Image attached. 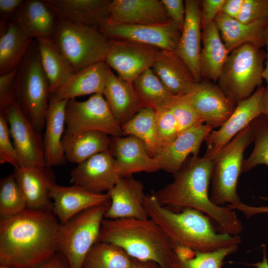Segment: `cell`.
<instances>
[{"label": "cell", "mask_w": 268, "mask_h": 268, "mask_svg": "<svg viewBox=\"0 0 268 268\" xmlns=\"http://www.w3.org/2000/svg\"><path fill=\"white\" fill-rule=\"evenodd\" d=\"M238 247L235 246L210 252H195L186 258L175 254L169 268H221L224 259L237 251Z\"/></svg>", "instance_id": "f35d334b"}, {"label": "cell", "mask_w": 268, "mask_h": 268, "mask_svg": "<svg viewBox=\"0 0 268 268\" xmlns=\"http://www.w3.org/2000/svg\"><path fill=\"white\" fill-rule=\"evenodd\" d=\"M201 121L213 129L219 128L233 113L236 105L218 85L202 80L185 95Z\"/></svg>", "instance_id": "2e32d148"}, {"label": "cell", "mask_w": 268, "mask_h": 268, "mask_svg": "<svg viewBox=\"0 0 268 268\" xmlns=\"http://www.w3.org/2000/svg\"><path fill=\"white\" fill-rule=\"evenodd\" d=\"M225 0H203L201 1V30L214 21L216 16L221 12Z\"/></svg>", "instance_id": "7dc6e473"}, {"label": "cell", "mask_w": 268, "mask_h": 268, "mask_svg": "<svg viewBox=\"0 0 268 268\" xmlns=\"http://www.w3.org/2000/svg\"><path fill=\"white\" fill-rule=\"evenodd\" d=\"M50 197L53 201L52 212L62 224L83 210L110 200L107 193H93L74 184H55L50 191Z\"/></svg>", "instance_id": "7402d4cb"}, {"label": "cell", "mask_w": 268, "mask_h": 268, "mask_svg": "<svg viewBox=\"0 0 268 268\" xmlns=\"http://www.w3.org/2000/svg\"><path fill=\"white\" fill-rule=\"evenodd\" d=\"M121 127L123 134L140 139L151 157H154L162 147L157 131L155 110L143 107Z\"/></svg>", "instance_id": "e575fe53"}, {"label": "cell", "mask_w": 268, "mask_h": 268, "mask_svg": "<svg viewBox=\"0 0 268 268\" xmlns=\"http://www.w3.org/2000/svg\"><path fill=\"white\" fill-rule=\"evenodd\" d=\"M2 113L17 151L20 167L46 166L43 138L24 115L15 100Z\"/></svg>", "instance_id": "7c38bea8"}, {"label": "cell", "mask_w": 268, "mask_h": 268, "mask_svg": "<svg viewBox=\"0 0 268 268\" xmlns=\"http://www.w3.org/2000/svg\"><path fill=\"white\" fill-rule=\"evenodd\" d=\"M200 1L197 0L185 1V23L175 50L187 64L197 82L202 79L200 67L202 35Z\"/></svg>", "instance_id": "603a6c76"}, {"label": "cell", "mask_w": 268, "mask_h": 268, "mask_svg": "<svg viewBox=\"0 0 268 268\" xmlns=\"http://www.w3.org/2000/svg\"><path fill=\"white\" fill-rule=\"evenodd\" d=\"M70 175L72 184L96 194L107 193L121 178L109 149L77 164Z\"/></svg>", "instance_id": "9a60e30c"}, {"label": "cell", "mask_w": 268, "mask_h": 268, "mask_svg": "<svg viewBox=\"0 0 268 268\" xmlns=\"http://www.w3.org/2000/svg\"><path fill=\"white\" fill-rule=\"evenodd\" d=\"M17 69L0 75V112L4 111L15 100V81Z\"/></svg>", "instance_id": "f6af8a7d"}, {"label": "cell", "mask_w": 268, "mask_h": 268, "mask_svg": "<svg viewBox=\"0 0 268 268\" xmlns=\"http://www.w3.org/2000/svg\"><path fill=\"white\" fill-rule=\"evenodd\" d=\"M103 95L115 118L121 126L144 107L132 83L120 78L112 69Z\"/></svg>", "instance_id": "f546056e"}, {"label": "cell", "mask_w": 268, "mask_h": 268, "mask_svg": "<svg viewBox=\"0 0 268 268\" xmlns=\"http://www.w3.org/2000/svg\"><path fill=\"white\" fill-rule=\"evenodd\" d=\"M99 29L111 40L135 43L166 51L175 50L181 35L180 29L171 19L145 25L105 24Z\"/></svg>", "instance_id": "4fadbf2b"}, {"label": "cell", "mask_w": 268, "mask_h": 268, "mask_svg": "<svg viewBox=\"0 0 268 268\" xmlns=\"http://www.w3.org/2000/svg\"><path fill=\"white\" fill-rule=\"evenodd\" d=\"M111 70L105 61L89 65L74 72L50 96L57 100H67L89 94H103Z\"/></svg>", "instance_id": "484cf974"}, {"label": "cell", "mask_w": 268, "mask_h": 268, "mask_svg": "<svg viewBox=\"0 0 268 268\" xmlns=\"http://www.w3.org/2000/svg\"><path fill=\"white\" fill-rule=\"evenodd\" d=\"M151 69L175 96L187 95L197 83L187 64L175 51L160 50Z\"/></svg>", "instance_id": "d4e9b609"}, {"label": "cell", "mask_w": 268, "mask_h": 268, "mask_svg": "<svg viewBox=\"0 0 268 268\" xmlns=\"http://www.w3.org/2000/svg\"><path fill=\"white\" fill-rule=\"evenodd\" d=\"M32 268H71V267L65 257L58 251L47 260Z\"/></svg>", "instance_id": "681fc988"}, {"label": "cell", "mask_w": 268, "mask_h": 268, "mask_svg": "<svg viewBox=\"0 0 268 268\" xmlns=\"http://www.w3.org/2000/svg\"><path fill=\"white\" fill-rule=\"evenodd\" d=\"M266 86H260L249 97L238 102L230 117L206 138L204 156L212 159L224 146L254 121L264 114Z\"/></svg>", "instance_id": "8fae6325"}, {"label": "cell", "mask_w": 268, "mask_h": 268, "mask_svg": "<svg viewBox=\"0 0 268 268\" xmlns=\"http://www.w3.org/2000/svg\"><path fill=\"white\" fill-rule=\"evenodd\" d=\"M0 268H15L0 265Z\"/></svg>", "instance_id": "680465c9"}, {"label": "cell", "mask_w": 268, "mask_h": 268, "mask_svg": "<svg viewBox=\"0 0 268 268\" xmlns=\"http://www.w3.org/2000/svg\"><path fill=\"white\" fill-rule=\"evenodd\" d=\"M11 136L7 119L0 112V163L9 164L14 168L20 167L18 156Z\"/></svg>", "instance_id": "7bdbcfd3"}, {"label": "cell", "mask_w": 268, "mask_h": 268, "mask_svg": "<svg viewBox=\"0 0 268 268\" xmlns=\"http://www.w3.org/2000/svg\"><path fill=\"white\" fill-rule=\"evenodd\" d=\"M169 19L161 0H113L106 24H158Z\"/></svg>", "instance_id": "d6986e66"}, {"label": "cell", "mask_w": 268, "mask_h": 268, "mask_svg": "<svg viewBox=\"0 0 268 268\" xmlns=\"http://www.w3.org/2000/svg\"><path fill=\"white\" fill-rule=\"evenodd\" d=\"M13 173L27 208L52 211L50 192L56 183L51 168L22 166L14 168Z\"/></svg>", "instance_id": "ac0fdd59"}, {"label": "cell", "mask_w": 268, "mask_h": 268, "mask_svg": "<svg viewBox=\"0 0 268 268\" xmlns=\"http://www.w3.org/2000/svg\"><path fill=\"white\" fill-rule=\"evenodd\" d=\"M168 16L182 31L185 20V1L182 0H161Z\"/></svg>", "instance_id": "bcb514c9"}, {"label": "cell", "mask_w": 268, "mask_h": 268, "mask_svg": "<svg viewBox=\"0 0 268 268\" xmlns=\"http://www.w3.org/2000/svg\"><path fill=\"white\" fill-rule=\"evenodd\" d=\"M244 0H225L220 12L232 18L237 19Z\"/></svg>", "instance_id": "816d5d0a"}, {"label": "cell", "mask_w": 268, "mask_h": 268, "mask_svg": "<svg viewBox=\"0 0 268 268\" xmlns=\"http://www.w3.org/2000/svg\"><path fill=\"white\" fill-rule=\"evenodd\" d=\"M23 2V0H0V21H12Z\"/></svg>", "instance_id": "c3c4849f"}, {"label": "cell", "mask_w": 268, "mask_h": 268, "mask_svg": "<svg viewBox=\"0 0 268 268\" xmlns=\"http://www.w3.org/2000/svg\"><path fill=\"white\" fill-rule=\"evenodd\" d=\"M109 149L116 160L121 178L137 172H154L161 169L156 159L147 152L143 143L134 136L112 137Z\"/></svg>", "instance_id": "44dd1931"}, {"label": "cell", "mask_w": 268, "mask_h": 268, "mask_svg": "<svg viewBox=\"0 0 268 268\" xmlns=\"http://www.w3.org/2000/svg\"><path fill=\"white\" fill-rule=\"evenodd\" d=\"M57 17L44 0H27L12 20L29 37L51 38Z\"/></svg>", "instance_id": "f1b7e54d"}, {"label": "cell", "mask_w": 268, "mask_h": 268, "mask_svg": "<svg viewBox=\"0 0 268 268\" xmlns=\"http://www.w3.org/2000/svg\"><path fill=\"white\" fill-rule=\"evenodd\" d=\"M228 206L242 212L248 218L257 214H268V205L252 206L241 201L235 205Z\"/></svg>", "instance_id": "f907efd6"}, {"label": "cell", "mask_w": 268, "mask_h": 268, "mask_svg": "<svg viewBox=\"0 0 268 268\" xmlns=\"http://www.w3.org/2000/svg\"><path fill=\"white\" fill-rule=\"evenodd\" d=\"M213 160L205 156H193L187 160L173 174V181L153 193L159 203L173 209L191 208L211 218L219 232L239 235L243 225L234 209L214 203L208 193Z\"/></svg>", "instance_id": "7a4b0ae2"}, {"label": "cell", "mask_w": 268, "mask_h": 268, "mask_svg": "<svg viewBox=\"0 0 268 268\" xmlns=\"http://www.w3.org/2000/svg\"><path fill=\"white\" fill-rule=\"evenodd\" d=\"M200 67L201 78L217 81L229 55L213 22L202 29Z\"/></svg>", "instance_id": "4dcf8cb0"}, {"label": "cell", "mask_w": 268, "mask_h": 268, "mask_svg": "<svg viewBox=\"0 0 268 268\" xmlns=\"http://www.w3.org/2000/svg\"><path fill=\"white\" fill-rule=\"evenodd\" d=\"M256 268H268V260L267 258L266 246L263 248V258L262 261L251 265Z\"/></svg>", "instance_id": "db71d44e"}, {"label": "cell", "mask_w": 268, "mask_h": 268, "mask_svg": "<svg viewBox=\"0 0 268 268\" xmlns=\"http://www.w3.org/2000/svg\"><path fill=\"white\" fill-rule=\"evenodd\" d=\"M268 19V0H244L237 20L244 23Z\"/></svg>", "instance_id": "ee69618b"}, {"label": "cell", "mask_w": 268, "mask_h": 268, "mask_svg": "<svg viewBox=\"0 0 268 268\" xmlns=\"http://www.w3.org/2000/svg\"><path fill=\"white\" fill-rule=\"evenodd\" d=\"M266 57L261 48L250 43L229 54L218 79V86L235 105L249 97L261 86Z\"/></svg>", "instance_id": "52a82bcc"}, {"label": "cell", "mask_w": 268, "mask_h": 268, "mask_svg": "<svg viewBox=\"0 0 268 268\" xmlns=\"http://www.w3.org/2000/svg\"><path fill=\"white\" fill-rule=\"evenodd\" d=\"M131 268H161L155 262L139 261L133 259Z\"/></svg>", "instance_id": "f5cc1de1"}, {"label": "cell", "mask_w": 268, "mask_h": 268, "mask_svg": "<svg viewBox=\"0 0 268 268\" xmlns=\"http://www.w3.org/2000/svg\"><path fill=\"white\" fill-rule=\"evenodd\" d=\"M35 40L41 66L48 80L51 94L59 89L74 72L51 38Z\"/></svg>", "instance_id": "836d02e7"}, {"label": "cell", "mask_w": 268, "mask_h": 268, "mask_svg": "<svg viewBox=\"0 0 268 268\" xmlns=\"http://www.w3.org/2000/svg\"><path fill=\"white\" fill-rule=\"evenodd\" d=\"M169 108L177 121L180 133L199 124L203 123L185 96H176Z\"/></svg>", "instance_id": "60d3db41"}, {"label": "cell", "mask_w": 268, "mask_h": 268, "mask_svg": "<svg viewBox=\"0 0 268 268\" xmlns=\"http://www.w3.org/2000/svg\"><path fill=\"white\" fill-rule=\"evenodd\" d=\"M254 148L244 160L242 172H247L260 165L268 167V119L264 115L253 122Z\"/></svg>", "instance_id": "74e56055"}, {"label": "cell", "mask_w": 268, "mask_h": 268, "mask_svg": "<svg viewBox=\"0 0 268 268\" xmlns=\"http://www.w3.org/2000/svg\"><path fill=\"white\" fill-rule=\"evenodd\" d=\"M133 259L112 244L97 242L84 260L82 268H131Z\"/></svg>", "instance_id": "8d00e7d4"}, {"label": "cell", "mask_w": 268, "mask_h": 268, "mask_svg": "<svg viewBox=\"0 0 268 268\" xmlns=\"http://www.w3.org/2000/svg\"><path fill=\"white\" fill-rule=\"evenodd\" d=\"M132 84L144 107L155 111L168 108L176 96L167 89L151 68L139 75Z\"/></svg>", "instance_id": "d590c367"}, {"label": "cell", "mask_w": 268, "mask_h": 268, "mask_svg": "<svg viewBox=\"0 0 268 268\" xmlns=\"http://www.w3.org/2000/svg\"><path fill=\"white\" fill-rule=\"evenodd\" d=\"M97 242L116 245L132 258L155 262L161 268H169L175 255L170 238L149 218H104Z\"/></svg>", "instance_id": "277c9868"}, {"label": "cell", "mask_w": 268, "mask_h": 268, "mask_svg": "<svg viewBox=\"0 0 268 268\" xmlns=\"http://www.w3.org/2000/svg\"><path fill=\"white\" fill-rule=\"evenodd\" d=\"M61 223L52 211L26 208L0 220V265L32 268L59 250Z\"/></svg>", "instance_id": "6da1fadb"}, {"label": "cell", "mask_w": 268, "mask_h": 268, "mask_svg": "<svg viewBox=\"0 0 268 268\" xmlns=\"http://www.w3.org/2000/svg\"><path fill=\"white\" fill-rule=\"evenodd\" d=\"M58 18L100 28L106 24L111 0H44Z\"/></svg>", "instance_id": "cb8c5ba5"}, {"label": "cell", "mask_w": 268, "mask_h": 268, "mask_svg": "<svg viewBox=\"0 0 268 268\" xmlns=\"http://www.w3.org/2000/svg\"><path fill=\"white\" fill-rule=\"evenodd\" d=\"M212 130L210 126L199 123L179 133L154 157L161 169L173 174L176 173L190 154L198 156L202 143Z\"/></svg>", "instance_id": "e0dca14e"}, {"label": "cell", "mask_w": 268, "mask_h": 268, "mask_svg": "<svg viewBox=\"0 0 268 268\" xmlns=\"http://www.w3.org/2000/svg\"><path fill=\"white\" fill-rule=\"evenodd\" d=\"M27 208L23 195L15 181L13 173L0 180V219L14 216Z\"/></svg>", "instance_id": "ab89813d"}, {"label": "cell", "mask_w": 268, "mask_h": 268, "mask_svg": "<svg viewBox=\"0 0 268 268\" xmlns=\"http://www.w3.org/2000/svg\"><path fill=\"white\" fill-rule=\"evenodd\" d=\"M266 45L267 47V61L266 67H264L263 76V79L266 81L267 85H268V25L266 31Z\"/></svg>", "instance_id": "11a10c76"}, {"label": "cell", "mask_w": 268, "mask_h": 268, "mask_svg": "<svg viewBox=\"0 0 268 268\" xmlns=\"http://www.w3.org/2000/svg\"><path fill=\"white\" fill-rule=\"evenodd\" d=\"M264 115L268 119V85L265 87L264 100Z\"/></svg>", "instance_id": "9f6ffc18"}, {"label": "cell", "mask_w": 268, "mask_h": 268, "mask_svg": "<svg viewBox=\"0 0 268 268\" xmlns=\"http://www.w3.org/2000/svg\"><path fill=\"white\" fill-rule=\"evenodd\" d=\"M252 141L253 122L212 158L210 198L215 204L233 205L241 202L237 192V185L242 172L244 153Z\"/></svg>", "instance_id": "ba28073f"}, {"label": "cell", "mask_w": 268, "mask_h": 268, "mask_svg": "<svg viewBox=\"0 0 268 268\" xmlns=\"http://www.w3.org/2000/svg\"><path fill=\"white\" fill-rule=\"evenodd\" d=\"M51 39L74 73L105 61L110 44V40L99 28L58 17Z\"/></svg>", "instance_id": "5b68a950"}, {"label": "cell", "mask_w": 268, "mask_h": 268, "mask_svg": "<svg viewBox=\"0 0 268 268\" xmlns=\"http://www.w3.org/2000/svg\"><path fill=\"white\" fill-rule=\"evenodd\" d=\"M107 193L111 203L104 218H149L144 206V187L140 181L133 177L121 178Z\"/></svg>", "instance_id": "ffe728a7"}, {"label": "cell", "mask_w": 268, "mask_h": 268, "mask_svg": "<svg viewBox=\"0 0 268 268\" xmlns=\"http://www.w3.org/2000/svg\"><path fill=\"white\" fill-rule=\"evenodd\" d=\"M33 41L12 21L0 29V75L18 68Z\"/></svg>", "instance_id": "1f68e13d"}, {"label": "cell", "mask_w": 268, "mask_h": 268, "mask_svg": "<svg viewBox=\"0 0 268 268\" xmlns=\"http://www.w3.org/2000/svg\"><path fill=\"white\" fill-rule=\"evenodd\" d=\"M214 22L230 53L245 44H252L260 48L266 45L268 19L244 23L220 12Z\"/></svg>", "instance_id": "4316f807"}, {"label": "cell", "mask_w": 268, "mask_h": 268, "mask_svg": "<svg viewBox=\"0 0 268 268\" xmlns=\"http://www.w3.org/2000/svg\"><path fill=\"white\" fill-rule=\"evenodd\" d=\"M259 199L263 201H268V196H260Z\"/></svg>", "instance_id": "6f0895ef"}, {"label": "cell", "mask_w": 268, "mask_h": 268, "mask_svg": "<svg viewBox=\"0 0 268 268\" xmlns=\"http://www.w3.org/2000/svg\"><path fill=\"white\" fill-rule=\"evenodd\" d=\"M110 199L83 210L61 224L59 250L71 268H82L87 253L98 241Z\"/></svg>", "instance_id": "9c48e42d"}, {"label": "cell", "mask_w": 268, "mask_h": 268, "mask_svg": "<svg viewBox=\"0 0 268 268\" xmlns=\"http://www.w3.org/2000/svg\"><path fill=\"white\" fill-rule=\"evenodd\" d=\"M155 119L158 134L163 147L180 133L178 124L169 108L155 111Z\"/></svg>", "instance_id": "b9f144b4"}, {"label": "cell", "mask_w": 268, "mask_h": 268, "mask_svg": "<svg viewBox=\"0 0 268 268\" xmlns=\"http://www.w3.org/2000/svg\"><path fill=\"white\" fill-rule=\"evenodd\" d=\"M144 206L148 217L155 222L170 238L175 248L194 252H210L239 246V235L217 232L209 217L191 208L176 211L161 205L154 195H145Z\"/></svg>", "instance_id": "3957f363"}, {"label": "cell", "mask_w": 268, "mask_h": 268, "mask_svg": "<svg viewBox=\"0 0 268 268\" xmlns=\"http://www.w3.org/2000/svg\"><path fill=\"white\" fill-rule=\"evenodd\" d=\"M50 95L49 83L41 66L36 41L34 40L17 69L15 99L40 133L45 127Z\"/></svg>", "instance_id": "8992f818"}, {"label": "cell", "mask_w": 268, "mask_h": 268, "mask_svg": "<svg viewBox=\"0 0 268 268\" xmlns=\"http://www.w3.org/2000/svg\"><path fill=\"white\" fill-rule=\"evenodd\" d=\"M110 40L105 62L120 78L132 83L151 68L159 49L127 41Z\"/></svg>", "instance_id": "5bb4252c"}, {"label": "cell", "mask_w": 268, "mask_h": 268, "mask_svg": "<svg viewBox=\"0 0 268 268\" xmlns=\"http://www.w3.org/2000/svg\"><path fill=\"white\" fill-rule=\"evenodd\" d=\"M67 100H57L50 96L43 144L46 166L61 165L67 160L63 145L65 133V108Z\"/></svg>", "instance_id": "83f0119b"}, {"label": "cell", "mask_w": 268, "mask_h": 268, "mask_svg": "<svg viewBox=\"0 0 268 268\" xmlns=\"http://www.w3.org/2000/svg\"><path fill=\"white\" fill-rule=\"evenodd\" d=\"M65 124L64 137L74 136L90 131L103 132L112 137L123 135L121 125L101 94H93L83 101L76 99L67 100Z\"/></svg>", "instance_id": "30bf717a"}, {"label": "cell", "mask_w": 268, "mask_h": 268, "mask_svg": "<svg viewBox=\"0 0 268 268\" xmlns=\"http://www.w3.org/2000/svg\"><path fill=\"white\" fill-rule=\"evenodd\" d=\"M62 142L66 159L78 164L109 150L111 138L104 133L90 131L70 137H63Z\"/></svg>", "instance_id": "d6a6232c"}]
</instances>
